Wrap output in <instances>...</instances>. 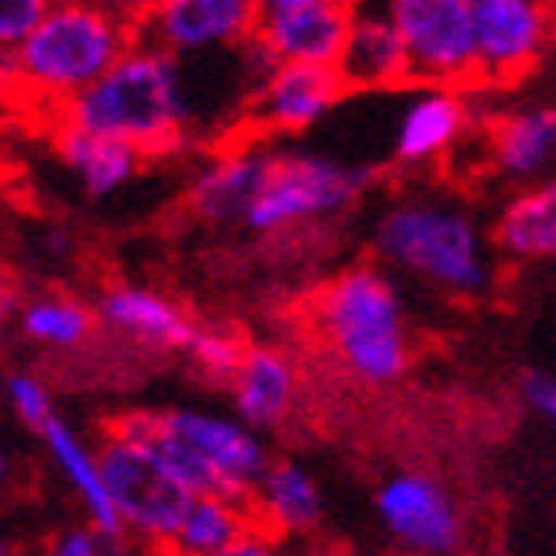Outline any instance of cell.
Segmentation results:
<instances>
[{"mask_svg":"<svg viewBox=\"0 0 556 556\" xmlns=\"http://www.w3.org/2000/svg\"><path fill=\"white\" fill-rule=\"evenodd\" d=\"M56 124L128 143L143 160L172 155L187 139V96L175 56L139 40L92 88L56 108Z\"/></svg>","mask_w":556,"mask_h":556,"instance_id":"1","label":"cell"},{"mask_svg":"<svg viewBox=\"0 0 556 556\" xmlns=\"http://www.w3.org/2000/svg\"><path fill=\"white\" fill-rule=\"evenodd\" d=\"M314 338L338 366L366 386H390L409 370V338L390 278L374 267H350L311 294Z\"/></svg>","mask_w":556,"mask_h":556,"instance_id":"2","label":"cell"},{"mask_svg":"<svg viewBox=\"0 0 556 556\" xmlns=\"http://www.w3.org/2000/svg\"><path fill=\"white\" fill-rule=\"evenodd\" d=\"M139 45V28L88 0H56L16 48L21 96H36L48 108L68 104L92 88L108 68H116Z\"/></svg>","mask_w":556,"mask_h":556,"instance_id":"3","label":"cell"},{"mask_svg":"<svg viewBox=\"0 0 556 556\" xmlns=\"http://www.w3.org/2000/svg\"><path fill=\"white\" fill-rule=\"evenodd\" d=\"M378 255L394 267L426 278L450 294H481L489 287V258L481 231L457 207L441 203H397L378 223Z\"/></svg>","mask_w":556,"mask_h":556,"instance_id":"4","label":"cell"},{"mask_svg":"<svg viewBox=\"0 0 556 556\" xmlns=\"http://www.w3.org/2000/svg\"><path fill=\"white\" fill-rule=\"evenodd\" d=\"M366 184H370V172L342 167L323 155H299V151L267 155V172L243 223L258 235L287 231L294 223L323 219L350 207L366 191Z\"/></svg>","mask_w":556,"mask_h":556,"instance_id":"5","label":"cell"},{"mask_svg":"<svg viewBox=\"0 0 556 556\" xmlns=\"http://www.w3.org/2000/svg\"><path fill=\"white\" fill-rule=\"evenodd\" d=\"M417 88H481L469 0H386Z\"/></svg>","mask_w":556,"mask_h":556,"instance_id":"6","label":"cell"},{"mask_svg":"<svg viewBox=\"0 0 556 556\" xmlns=\"http://www.w3.org/2000/svg\"><path fill=\"white\" fill-rule=\"evenodd\" d=\"M100 473L112 493L119 521L131 529L148 533L155 545L175 541L187 509H191V493L151 457L143 445L104 433V450H100Z\"/></svg>","mask_w":556,"mask_h":556,"instance_id":"7","label":"cell"},{"mask_svg":"<svg viewBox=\"0 0 556 556\" xmlns=\"http://www.w3.org/2000/svg\"><path fill=\"white\" fill-rule=\"evenodd\" d=\"M346 84L338 68H318V64H275L267 76L247 96V108L235 136L239 148H251L258 136H287V131H306L314 119H323L330 108L342 100Z\"/></svg>","mask_w":556,"mask_h":556,"instance_id":"8","label":"cell"},{"mask_svg":"<svg viewBox=\"0 0 556 556\" xmlns=\"http://www.w3.org/2000/svg\"><path fill=\"white\" fill-rule=\"evenodd\" d=\"M481 88H513L541 64L553 36L548 0H469Z\"/></svg>","mask_w":556,"mask_h":556,"instance_id":"9","label":"cell"},{"mask_svg":"<svg viewBox=\"0 0 556 556\" xmlns=\"http://www.w3.org/2000/svg\"><path fill=\"white\" fill-rule=\"evenodd\" d=\"M354 16H358V0H299V4L263 9L255 48H263L275 64L338 68Z\"/></svg>","mask_w":556,"mask_h":556,"instance_id":"10","label":"cell"},{"mask_svg":"<svg viewBox=\"0 0 556 556\" xmlns=\"http://www.w3.org/2000/svg\"><path fill=\"white\" fill-rule=\"evenodd\" d=\"M263 4L258 0H167L139 24V40L172 56L203 52V48L251 45L258 33Z\"/></svg>","mask_w":556,"mask_h":556,"instance_id":"11","label":"cell"},{"mask_svg":"<svg viewBox=\"0 0 556 556\" xmlns=\"http://www.w3.org/2000/svg\"><path fill=\"white\" fill-rule=\"evenodd\" d=\"M378 513L386 529L417 556H450L462 545V513L438 481L421 473L386 481L378 493Z\"/></svg>","mask_w":556,"mask_h":556,"instance_id":"12","label":"cell"},{"mask_svg":"<svg viewBox=\"0 0 556 556\" xmlns=\"http://www.w3.org/2000/svg\"><path fill=\"white\" fill-rule=\"evenodd\" d=\"M338 76L346 84V92H397L414 84L406 45L386 12H370L358 4L350 40L338 60Z\"/></svg>","mask_w":556,"mask_h":556,"instance_id":"13","label":"cell"},{"mask_svg":"<svg viewBox=\"0 0 556 556\" xmlns=\"http://www.w3.org/2000/svg\"><path fill=\"white\" fill-rule=\"evenodd\" d=\"M481 148L485 160L501 175L513 179H529V175L545 172L556 160V108H521V112H505L481 124Z\"/></svg>","mask_w":556,"mask_h":556,"instance_id":"14","label":"cell"},{"mask_svg":"<svg viewBox=\"0 0 556 556\" xmlns=\"http://www.w3.org/2000/svg\"><path fill=\"white\" fill-rule=\"evenodd\" d=\"M473 128L469 119V100L457 88H421L414 104L406 108L402 116V128H397L394 143V160L397 163H429L445 155V151H457L465 136Z\"/></svg>","mask_w":556,"mask_h":556,"instance_id":"15","label":"cell"},{"mask_svg":"<svg viewBox=\"0 0 556 556\" xmlns=\"http://www.w3.org/2000/svg\"><path fill=\"white\" fill-rule=\"evenodd\" d=\"M251 517H255V536H267L278 545L287 536L314 533L323 521V501L299 465L275 462L251 493Z\"/></svg>","mask_w":556,"mask_h":556,"instance_id":"16","label":"cell"},{"mask_svg":"<svg viewBox=\"0 0 556 556\" xmlns=\"http://www.w3.org/2000/svg\"><path fill=\"white\" fill-rule=\"evenodd\" d=\"M167 421L175 426L179 438L191 441V445L215 465V473H219L239 497L251 501L255 485L263 481V473H267L263 445H258L251 433H243V429L231 426V421H223V417H207V414H167Z\"/></svg>","mask_w":556,"mask_h":556,"instance_id":"17","label":"cell"},{"mask_svg":"<svg viewBox=\"0 0 556 556\" xmlns=\"http://www.w3.org/2000/svg\"><path fill=\"white\" fill-rule=\"evenodd\" d=\"M100 318L155 350H191L199 326L184 306L143 287H112L100 299Z\"/></svg>","mask_w":556,"mask_h":556,"instance_id":"18","label":"cell"},{"mask_svg":"<svg viewBox=\"0 0 556 556\" xmlns=\"http://www.w3.org/2000/svg\"><path fill=\"white\" fill-rule=\"evenodd\" d=\"M263 172H267V155H255L251 148L219 151V155L195 175V184L187 191V211H191L195 219H207V223L243 219L247 207H251L258 195Z\"/></svg>","mask_w":556,"mask_h":556,"instance_id":"19","label":"cell"},{"mask_svg":"<svg viewBox=\"0 0 556 556\" xmlns=\"http://www.w3.org/2000/svg\"><path fill=\"white\" fill-rule=\"evenodd\" d=\"M235 406L251 426L278 429L294 409L299 397V374L294 362L275 346H251L247 350L243 366L231 378Z\"/></svg>","mask_w":556,"mask_h":556,"instance_id":"20","label":"cell"},{"mask_svg":"<svg viewBox=\"0 0 556 556\" xmlns=\"http://www.w3.org/2000/svg\"><path fill=\"white\" fill-rule=\"evenodd\" d=\"M493 243L509 258H556V179L529 187L501 207Z\"/></svg>","mask_w":556,"mask_h":556,"instance_id":"21","label":"cell"},{"mask_svg":"<svg viewBox=\"0 0 556 556\" xmlns=\"http://www.w3.org/2000/svg\"><path fill=\"white\" fill-rule=\"evenodd\" d=\"M56 151L60 160L80 175L88 195H112L116 187H124L143 167V155L128 143L88 136V131L64 128V124H56Z\"/></svg>","mask_w":556,"mask_h":556,"instance_id":"22","label":"cell"},{"mask_svg":"<svg viewBox=\"0 0 556 556\" xmlns=\"http://www.w3.org/2000/svg\"><path fill=\"white\" fill-rule=\"evenodd\" d=\"M251 533H255L251 501L195 497L184 525H179V533H175V541H167V545H175L187 556H215Z\"/></svg>","mask_w":556,"mask_h":556,"instance_id":"23","label":"cell"},{"mask_svg":"<svg viewBox=\"0 0 556 556\" xmlns=\"http://www.w3.org/2000/svg\"><path fill=\"white\" fill-rule=\"evenodd\" d=\"M45 441H48V450L56 453V462L64 465V473L72 477V485L80 489V497H84V505H88V513H92V521H96V529L108 536V541H116L119 536V513H116V505H112V493H108V485H104V473H100V457H92V453L84 450L80 441H76V433H72L64 421H48L45 429Z\"/></svg>","mask_w":556,"mask_h":556,"instance_id":"24","label":"cell"},{"mask_svg":"<svg viewBox=\"0 0 556 556\" xmlns=\"http://www.w3.org/2000/svg\"><path fill=\"white\" fill-rule=\"evenodd\" d=\"M24 334L45 342V346H84L96 330V314L84 302L68 299V294H45V299L28 302L21 311Z\"/></svg>","mask_w":556,"mask_h":556,"instance_id":"25","label":"cell"},{"mask_svg":"<svg viewBox=\"0 0 556 556\" xmlns=\"http://www.w3.org/2000/svg\"><path fill=\"white\" fill-rule=\"evenodd\" d=\"M247 350H251V342H247L243 334L219 330V326H199V334L187 354H191L199 370H207L215 382H231L235 374H239V366H243Z\"/></svg>","mask_w":556,"mask_h":556,"instance_id":"26","label":"cell"},{"mask_svg":"<svg viewBox=\"0 0 556 556\" xmlns=\"http://www.w3.org/2000/svg\"><path fill=\"white\" fill-rule=\"evenodd\" d=\"M56 0H0V48H16L28 40L36 24L45 21Z\"/></svg>","mask_w":556,"mask_h":556,"instance_id":"27","label":"cell"},{"mask_svg":"<svg viewBox=\"0 0 556 556\" xmlns=\"http://www.w3.org/2000/svg\"><path fill=\"white\" fill-rule=\"evenodd\" d=\"M9 397H12V406H16V414H21V421H28L33 429H45L48 421H52L48 390L36 382L33 374H16V378H9Z\"/></svg>","mask_w":556,"mask_h":556,"instance_id":"28","label":"cell"},{"mask_svg":"<svg viewBox=\"0 0 556 556\" xmlns=\"http://www.w3.org/2000/svg\"><path fill=\"white\" fill-rule=\"evenodd\" d=\"M521 394L536 414L548 417L556 426V378H548V374H541V370L521 374Z\"/></svg>","mask_w":556,"mask_h":556,"instance_id":"29","label":"cell"},{"mask_svg":"<svg viewBox=\"0 0 556 556\" xmlns=\"http://www.w3.org/2000/svg\"><path fill=\"white\" fill-rule=\"evenodd\" d=\"M88 4H96V9H104L112 12V16H119V21H128V24H143L151 16V12H160L167 0H88Z\"/></svg>","mask_w":556,"mask_h":556,"instance_id":"30","label":"cell"},{"mask_svg":"<svg viewBox=\"0 0 556 556\" xmlns=\"http://www.w3.org/2000/svg\"><path fill=\"white\" fill-rule=\"evenodd\" d=\"M48 556H104V553H100L92 533H68V536H60Z\"/></svg>","mask_w":556,"mask_h":556,"instance_id":"31","label":"cell"},{"mask_svg":"<svg viewBox=\"0 0 556 556\" xmlns=\"http://www.w3.org/2000/svg\"><path fill=\"white\" fill-rule=\"evenodd\" d=\"M21 96V76H16V52L0 48V100Z\"/></svg>","mask_w":556,"mask_h":556,"instance_id":"32","label":"cell"},{"mask_svg":"<svg viewBox=\"0 0 556 556\" xmlns=\"http://www.w3.org/2000/svg\"><path fill=\"white\" fill-rule=\"evenodd\" d=\"M275 541H267V536H243V541H235L231 548H223V553H215V556H278L275 553Z\"/></svg>","mask_w":556,"mask_h":556,"instance_id":"33","label":"cell"},{"mask_svg":"<svg viewBox=\"0 0 556 556\" xmlns=\"http://www.w3.org/2000/svg\"><path fill=\"white\" fill-rule=\"evenodd\" d=\"M16 294H21V290H16V278L0 267V318H4V314L16 306Z\"/></svg>","mask_w":556,"mask_h":556,"instance_id":"34","label":"cell"},{"mask_svg":"<svg viewBox=\"0 0 556 556\" xmlns=\"http://www.w3.org/2000/svg\"><path fill=\"white\" fill-rule=\"evenodd\" d=\"M290 556H350L346 548L338 545H323V541H314V545H299Z\"/></svg>","mask_w":556,"mask_h":556,"instance_id":"35","label":"cell"},{"mask_svg":"<svg viewBox=\"0 0 556 556\" xmlns=\"http://www.w3.org/2000/svg\"><path fill=\"white\" fill-rule=\"evenodd\" d=\"M263 9H278V4H299V0H258Z\"/></svg>","mask_w":556,"mask_h":556,"instance_id":"36","label":"cell"},{"mask_svg":"<svg viewBox=\"0 0 556 556\" xmlns=\"http://www.w3.org/2000/svg\"><path fill=\"white\" fill-rule=\"evenodd\" d=\"M0 481H4V453H0Z\"/></svg>","mask_w":556,"mask_h":556,"instance_id":"37","label":"cell"},{"mask_svg":"<svg viewBox=\"0 0 556 556\" xmlns=\"http://www.w3.org/2000/svg\"><path fill=\"white\" fill-rule=\"evenodd\" d=\"M0 556H9V548H4V545H0Z\"/></svg>","mask_w":556,"mask_h":556,"instance_id":"38","label":"cell"},{"mask_svg":"<svg viewBox=\"0 0 556 556\" xmlns=\"http://www.w3.org/2000/svg\"><path fill=\"white\" fill-rule=\"evenodd\" d=\"M394 556H417V553H394Z\"/></svg>","mask_w":556,"mask_h":556,"instance_id":"39","label":"cell"}]
</instances>
